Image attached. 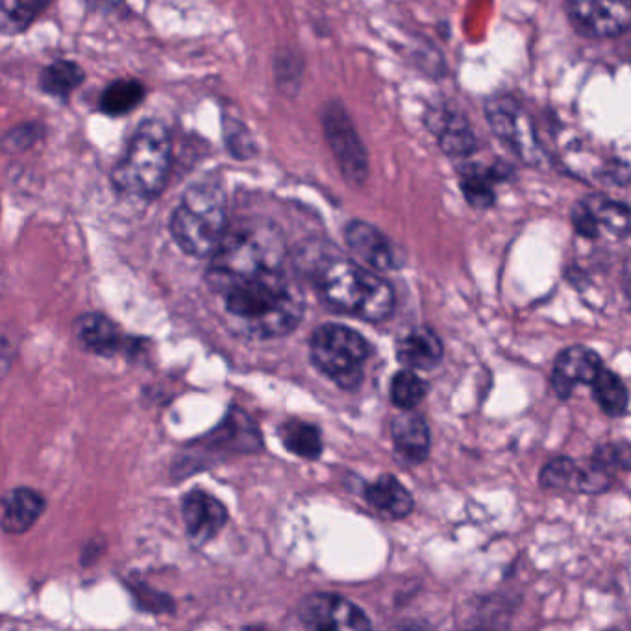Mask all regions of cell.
Masks as SVG:
<instances>
[{"instance_id":"cell-30","label":"cell","mask_w":631,"mask_h":631,"mask_svg":"<svg viewBox=\"0 0 631 631\" xmlns=\"http://www.w3.org/2000/svg\"><path fill=\"white\" fill-rule=\"evenodd\" d=\"M37 138H39V132H37L36 127L25 124V127L15 128L4 138V146L12 152L25 151L36 143Z\"/></svg>"},{"instance_id":"cell-4","label":"cell","mask_w":631,"mask_h":631,"mask_svg":"<svg viewBox=\"0 0 631 631\" xmlns=\"http://www.w3.org/2000/svg\"><path fill=\"white\" fill-rule=\"evenodd\" d=\"M228 228L226 194L213 180L194 183L170 217V236L186 254L207 258Z\"/></svg>"},{"instance_id":"cell-13","label":"cell","mask_w":631,"mask_h":631,"mask_svg":"<svg viewBox=\"0 0 631 631\" xmlns=\"http://www.w3.org/2000/svg\"><path fill=\"white\" fill-rule=\"evenodd\" d=\"M604 369L602 358L585 346H572L559 354L553 365L552 385L559 398H569L578 385H591Z\"/></svg>"},{"instance_id":"cell-25","label":"cell","mask_w":631,"mask_h":631,"mask_svg":"<svg viewBox=\"0 0 631 631\" xmlns=\"http://www.w3.org/2000/svg\"><path fill=\"white\" fill-rule=\"evenodd\" d=\"M502 172L495 170H467L463 175L462 188L471 206L476 210H487L495 204L492 183L502 180Z\"/></svg>"},{"instance_id":"cell-26","label":"cell","mask_w":631,"mask_h":631,"mask_svg":"<svg viewBox=\"0 0 631 631\" xmlns=\"http://www.w3.org/2000/svg\"><path fill=\"white\" fill-rule=\"evenodd\" d=\"M39 8L34 0H0V34L17 36L28 31Z\"/></svg>"},{"instance_id":"cell-6","label":"cell","mask_w":631,"mask_h":631,"mask_svg":"<svg viewBox=\"0 0 631 631\" xmlns=\"http://www.w3.org/2000/svg\"><path fill=\"white\" fill-rule=\"evenodd\" d=\"M310 356L317 371L341 389L353 391L364 382L371 345L356 330L330 322L319 326L311 335Z\"/></svg>"},{"instance_id":"cell-14","label":"cell","mask_w":631,"mask_h":631,"mask_svg":"<svg viewBox=\"0 0 631 631\" xmlns=\"http://www.w3.org/2000/svg\"><path fill=\"white\" fill-rule=\"evenodd\" d=\"M391 438L395 452L407 465H419L430 452V428L419 413L402 409L391 425Z\"/></svg>"},{"instance_id":"cell-23","label":"cell","mask_w":631,"mask_h":631,"mask_svg":"<svg viewBox=\"0 0 631 631\" xmlns=\"http://www.w3.org/2000/svg\"><path fill=\"white\" fill-rule=\"evenodd\" d=\"M591 385H593L596 404L609 417H620L628 412V404H630L628 388L615 372L602 369Z\"/></svg>"},{"instance_id":"cell-1","label":"cell","mask_w":631,"mask_h":631,"mask_svg":"<svg viewBox=\"0 0 631 631\" xmlns=\"http://www.w3.org/2000/svg\"><path fill=\"white\" fill-rule=\"evenodd\" d=\"M226 316L250 337L273 340L291 334L302 322V289L291 267L258 274L236 282L219 293Z\"/></svg>"},{"instance_id":"cell-15","label":"cell","mask_w":631,"mask_h":631,"mask_svg":"<svg viewBox=\"0 0 631 631\" xmlns=\"http://www.w3.org/2000/svg\"><path fill=\"white\" fill-rule=\"evenodd\" d=\"M396 358L412 371H431L443 359V343L433 330L419 326L396 341Z\"/></svg>"},{"instance_id":"cell-24","label":"cell","mask_w":631,"mask_h":631,"mask_svg":"<svg viewBox=\"0 0 631 631\" xmlns=\"http://www.w3.org/2000/svg\"><path fill=\"white\" fill-rule=\"evenodd\" d=\"M85 80L84 69L74 61H55L52 66L45 69L39 79L41 90L52 97H69L76 92Z\"/></svg>"},{"instance_id":"cell-12","label":"cell","mask_w":631,"mask_h":631,"mask_svg":"<svg viewBox=\"0 0 631 631\" xmlns=\"http://www.w3.org/2000/svg\"><path fill=\"white\" fill-rule=\"evenodd\" d=\"M182 516L193 545H206L225 528L228 511L217 498L206 491H191L182 502Z\"/></svg>"},{"instance_id":"cell-22","label":"cell","mask_w":631,"mask_h":631,"mask_svg":"<svg viewBox=\"0 0 631 631\" xmlns=\"http://www.w3.org/2000/svg\"><path fill=\"white\" fill-rule=\"evenodd\" d=\"M282 443L291 454L303 460H317L322 454L321 430L303 420H287L278 430Z\"/></svg>"},{"instance_id":"cell-21","label":"cell","mask_w":631,"mask_h":631,"mask_svg":"<svg viewBox=\"0 0 631 631\" xmlns=\"http://www.w3.org/2000/svg\"><path fill=\"white\" fill-rule=\"evenodd\" d=\"M585 210L590 212L591 217L595 221L598 234L607 231L611 236L620 237L628 236L630 231V210L626 204L609 201L604 197H591L582 202Z\"/></svg>"},{"instance_id":"cell-5","label":"cell","mask_w":631,"mask_h":631,"mask_svg":"<svg viewBox=\"0 0 631 631\" xmlns=\"http://www.w3.org/2000/svg\"><path fill=\"white\" fill-rule=\"evenodd\" d=\"M172 143L164 122H141L128 145L124 158L114 170V183L122 193L154 199L164 191L169 177Z\"/></svg>"},{"instance_id":"cell-8","label":"cell","mask_w":631,"mask_h":631,"mask_svg":"<svg viewBox=\"0 0 631 631\" xmlns=\"http://www.w3.org/2000/svg\"><path fill=\"white\" fill-rule=\"evenodd\" d=\"M567 15L578 34L614 39L631 25V0H567Z\"/></svg>"},{"instance_id":"cell-28","label":"cell","mask_w":631,"mask_h":631,"mask_svg":"<svg viewBox=\"0 0 631 631\" xmlns=\"http://www.w3.org/2000/svg\"><path fill=\"white\" fill-rule=\"evenodd\" d=\"M580 465L569 457H558L540 471V486L556 491H576Z\"/></svg>"},{"instance_id":"cell-20","label":"cell","mask_w":631,"mask_h":631,"mask_svg":"<svg viewBox=\"0 0 631 631\" xmlns=\"http://www.w3.org/2000/svg\"><path fill=\"white\" fill-rule=\"evenodd\" d=\"M145 97L146 87L140 80H116L100 95V110L111 117L127 116L134 111Z\"/></svg>"},{"instance_id":"cell-2","label":"cell","mask_w":631,"mask_h":631,"mask_svg":"<svg viewBox=\"0 0 631 631\" xmlns=\"http://www.w3.org/2000/svg\"><path fill=\"white\" fill-rule=\"evenodd\" d=\"M206 271L207 286L219 295L241 279L291 267L286 237L265 219H241L228 225Z\"/></svg>"},{"instance_id":"cell-19","label":"cell","mask_w":631,"mask_h":631,"mask_svg":"<svg viewBox=\"0 0 631 631\" xmlns=\"http://www.w3.org/2000/svg\"><path fill=\"white\" fill-rule=\"evenodd\" d=\"M74 332L80 343L92 353L111 356L121 350V330L110 317L103 313H85L74 322Z\"/></svg>"},{"instance_id":"cell-9","label":"cell","mask_w":631,"mask_h":631,"mask_svg":"<svg viewBox=\"0 0 631 631\" xmlns=\"http://www.w3.org/2000/svg\"><path fill=\"white\" fill-rule=\"evenodd\" d=\"M487 121L498 140L504 141L516 156L526 164H539L540 146L535 138L534 124L511 97H495L487 103Z\"/></svg>"},{"instance_id":"cell-29","label":"cell","mask_w":631,"mask_h":631,"mask_svg":"<svg viewBox=\"0 0 631 631\" xmlns=\"http://www.w3.org/2000/svg\"><path fill=\"white\" fill-rule=\"evenodd\" d=\"M225 138L228 148L236 158L247 159L254 154V143H252L249 130L241 124L231 121L226 122Z\"/></svg>"},{"instance_id":"cell-27","label":"cell","mask_w":631,"mask_h":631,"mask_svg":"<svg viewBox=\"0 0 631 631\" xmlns=\"http://www.w3.org/2000/svg\"><path fill=\"white\" fill-rule=\"evenodd\" d=\"M426 393H428V385L412 369L396 372L391 380V401L401 409H415L420 402L425 401Z\"/></svg>"},{"instance_id":"cell-17","label":"cell","mask_w":631,"mask_h":631,"mask_svg":"<svg viewBox=\"0 0 631 631\" xmlns=\"http://www.w3.org/2000/svg\"><path fill=\"white\" fill-rule=\"evenodd\" d=\"M428 124L438 135L441 151L450 158H467L478 146L471 124L455 111L439 110L433 119L428 117Z\"/></svg>"},{"instance_id":"cell-10","label":"cell","mask_w":631,"mask_h":631,"mask_svg":"<svg viewBox=\"0 0 631 631\" xmlns=\"http://www.w3.org/2000/svg\"><path fill=\"white\" fill-rule=\"evenodd\" d=\"M298 619L308 630L364 631L371 620L354 602L332 593H313L298 606Z\"/></svg>"},{"instance_id":"cell-7","label":"cell","mask_w":631,"mask_h":631,"mask_svg":"<svg viewBox=\"0 0 631 631\" xmlns=\"http://www.w3.org/2000/svg\"><path fill=\"white\" fill-rule=\"evenodd\" d=\"M322 128L346 182L364 186L369 175V159L353 119L346 114L343 104L330 103L324 108Z\"/></svg>"},{"instance_id":"cell-18","label":"cell","mask_w":631,"mask_h":631,"mask_svg":"<svg viewBox=\"0 0 631 631\" xmlns=\"http://www.w3.org/2000/svg\"><path fill=\"white\" fill-rule=\"evenodd\" d=\"M364 495L372 510L385 519L398 521L413 511L412 492L391 474H383L378 480L365 487Z\"/></svg>"},{"instance_id":"cell-11","label":"cell","mask_w":631,"mask_h":631,"mask_svg":"<svg viewBox=\"0 0 631 631\" xmlns=\"http://www.w3.org/2000/svg\"><path fill=\"white\" fill-rule=\"evenodd\" d=\"M346 247L367 267L378 273H388L398 267L395 245L378 230L377 226L353 221L345 230Z\"/></svg>"},{"instance_id":"cell-16","label":"cell","mask_w":631,"mask_h":631,"mask_svg":"<svg viewBox=\"0 0 631 631\" xmlns=\"http://www.w3.org/2000/svg\"><path fill=\"white\" fill-rule=\"evenodd\" d=\"M0 504H2L0 528L10 535L28 532L45 510V500L41 495L26 487L8 492L0 500Z\"/></svg>"},{"instance_id":"cell-3","label":"cell","mask_w":631,"mask_h":631,"mask_svg":"<svg viewBox=\"0 0 631 631\" xmlns=\"http://www.w3.org/2000/svg\"><path fill=\"white\" fill-rule=\"evenodd\" d=\"M311 278L322 302L345 316L382 322L395 310V291L388 279L356 261L321 252Z\"/></svg>"},{"instance_id":"cell-31","label":"cell","mask_w":631,"mask_h":631,"mask_svg":"<svg viewBox=\"0 0 631 631\" xmlns=\"http://www.w3.org/2000/svg\"><path fill=\"white\" fill-rule=\"evenodd\" d=\"M324 2H329V4H335V2H340V0H324Z\"/></svg>"}]
</instances>
